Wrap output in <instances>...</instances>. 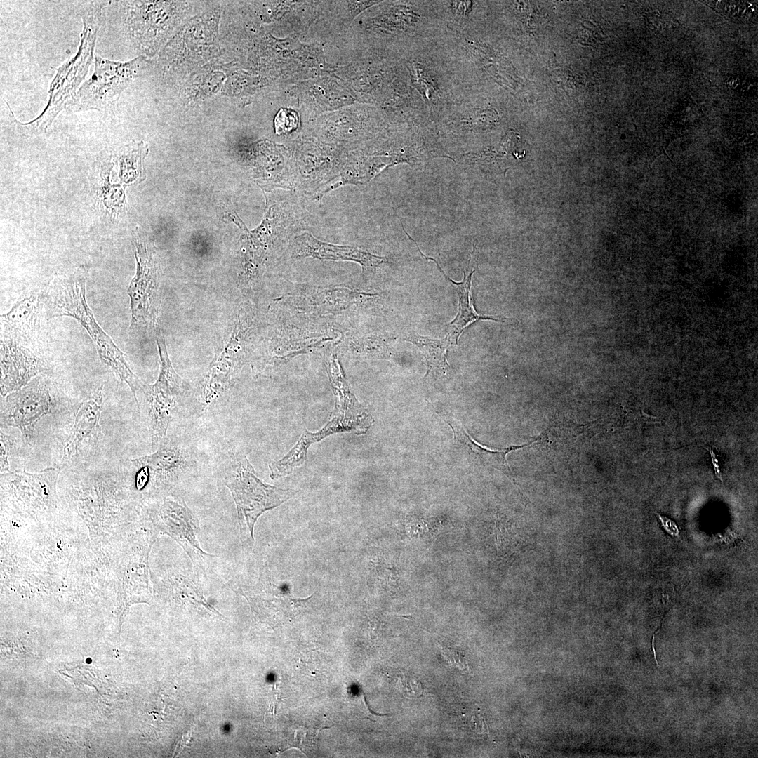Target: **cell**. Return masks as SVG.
Masks as SVG:
<instances>
[{
    "instance_id": "6da1fadb",
    "label": "cell",
    "mask_w": 758,
    "mask_h": 758,
    "mask_svg": "<svg viewBox=\"0 0 758 758\" xmlns=\"http://www.w3.org/2000/svg\"><path fill=\"white\" fill-rule=\"evenodd\" d=\"M87 277V268L81 265L50 284L44 296L46 318L75 319L89 335L102 362L128 385L139 406L136 394L142 389V385L131 369L125 354L94 317L86 301Z\"/></svg>"
},
{
    "instance_id": "7a4b0ae2",
    "label": "cell",
    "mask_w": 758,
    "mask_h": 758,
    "mask_svg": "<svg viewBox=\"0 0 758 758\" xmlns=\"http://www.w3.org/2000/svg\"><path fill=\"white\" fill-rule=\"evenodd\" d=\"M400 58L431 118L438 119L459 88L467 83L451 35L447 32L417 43L401 51Z\"/></svg>"
},
{
    "instance_id": "3957f363",
    "label": "cell",
    "mask_w": 758,
    "mask_h": 758,
    "mask_svg": "<svg viewBox=\"0 0 758 758\" xmlns=\"http://www.w3.org/2000/svg\"><path fill=\"white\" fill-rule=\"evenodd\" d=\"M102 401V389L98 388L65 410L53 445L54 467L75 469L93 463L101 435Z\"/></svg>"
},
{
    "instance_id": "277c9868",
    "label": "cell",
    "mask_w": 758,
    "mask_h": 758,
    "mask_svg": "<svg viewBox=\"0 0 758 758\" xmlns=\"http://www.w3.org/2000/svg\"><path fill=\"white\" fill-rule=\"evenodd\" d=\"M224 484L236 505L242 540L248 535L253 544L254 526L266 511L275 508L298 491L281 488L263 482L246 456L237 457L225 470Z\"/></svg>"
},
{
    "instance_id": "5b68a950",
    "label": "cell",
    "mask_w": 758,
    "mask_h": 758,
    "mask_svg": "<svg viewBox=\"0 0 758 758\" xmlns=\"http://www.w3.org/2000/svg\"><path fill=\"white\" fill-rule=\"evenodd\" d=\"M62 470L53 466L36 473H1V508L36 520L51 517L60 509L57 484Z\"/></svg>"
},
{
    "instance_id": "8992f818",
    "label": "cell",
    "mask_w": 758,
    "mask_h": 758,
    "mask_svg": "<svg viewBox=\"0 0 758 758\" xmlns=\"http://www.w3.org/2000/svg\"><path fill=\"white\" fill-rule=\"evenodd\" d=\"M145 519L159 534L168 536L182 547L194 571L203 575L211 571L216 556L202 548L199 521L182 498L168 494L147 504Z\"/></svg>"
},
{
    "instance_id": "52a82bcc",
    "label": "cell",
    "mask_w": 758,
    "mask_h": 758,
    "mask_svg": "<svg viewBox=\"0 0 758 758\" xmlns=\"http://www.w3.org/2000/svg\"><path fill=\"white\" fill-rule=\"evenodd\" d=\"M159 534L149 523L131 531L123 544L116 568L122 613L131 605L147 603L152 597L149 554Z\"/></svg>"
},
{
    "instance_id": "ba28073f",
    "label": "cell",
    "mask_w": 758,
    "mask_h": 758,
    "mask_svg": "<svg viewBox=\"0 0 758 758\" xmlns=\"http://www.w3.org/2000/svg\"><path fill=\"white\" fill-rule=\"evenodd\" d=\"M4 397L1 401V427L18 428L27 442L32 439L36 423L46 415L65 408L60 404L53 383L41 375Z\"/></svg>"
},
{
    "instance_id": "9c48e42d",
    "label": "cell",
    "mask_w": 758,
    "mask_h": 758,
    "mask_svg": "<svg viewBox=\"0 0 758 758\" xmlns=\"http://www.w3.org/2000/svg\"><path fill=\"white\" fill-rule=\"evenodd\" d=\"M154 333L160 358V371L157 381L146 393L152 443L158 446L167 437L173 415L185 397L187 387L171 364L160 321Z\"/></svg>"
},
{
    "instance_id": "30bf717a",
    "label": "cell",
    "mask_w": 758,
    "mask_h": 758,
    "mask_svg": "<svg viewBox=\"0 0 758 758\" xmlns=\"http://www.w3.org/2000/svg\"><path fill=\"white\" fill-rule=\"evenodd\" d=\"M131 463L137 470L134 475L136 489L155 502L168 495L190 461L178 444L166 437L157 451L133 459Z\"/></svg>"
},
{
    "instance_id": "8fae6325",
    "label": "cell",
    "mask_w": 758,
    "mask_h": 758,
    "mask_svg": "<svg viewBox=\"0 0 758 758\" xmlns=\"http://www.w3.org/2000/svg\"><path fill=\"white\" fill-rule=\"evenodd\" d=\"M143 65L142 57L119 62L95 55L94 72L79 89L74 101L75 107L86 110L110 109Z\"/></svg>"
},
{
    "instance_id": "7c38bea8",
    "label": "cell",
    "mask_w": 758,
    "mask_h": 758,
    "mask_svg": "<svg viewBox=\"0 0 758 758\" xmlns=\"http://www.w3.org/2000/svg\"><path fill=\"white\" fill-rule=\"evenodd\" d=\"M136 273L127 293L130 298V330L138 333L154 329L159 309L157 267L151 250L143 243H135Z\"/></svg>"
},
{
    "instance_id": "4fadbf2b",
    "label": "cell",
    "mask_w": 758,
    "mask_h": 758,
    "mask_svg": "<svg viewBox=\"0 0 758 758\" xmlns=\"http://www.w3.org/2000/svg\"><path fill=\"white\" fill-rule=\"evenodd\" d=\"M237 592L250 605L253 621L275 628L291 622L304 609L310 597L298 599L272 581L270 571H260L258 581L252 586H240Z\"/></svg>"
},
{
    "instance_id": "5bb4252c",
    "label": "cell",
    "mask_w": 758,
    "mask_h": 758,
    "mask_svg": "<svg viewBox=\"0 0 758 758\" xmlns=\"http://www.w3.org/2000/svg\"><path fill=\"white\" fill-rule=\"evenodd\" d=\"M0 352L1 397L20 390L49 368L48 359L32 340L1 334Z\"/></svg>"
},
{
    "instance_id": "9a60e30c",
    "label": "cell",
    "mask_w": 758,
    "mask_h": 758,
    "mask_svg": "<svg viewBox=\"0 0 758 758\" xmlns=\"http://www.w3.org/2000/svg\"><path fill=\"white\" fill-rule=\"evenodd\" d=\"M413 241L417 246V248L426 260H430L434 262L437 265L439 270L442 273L446 279L452 285L458 298V311L453 319L447 326L446 334L445 338L449 341L451 345H457L459 337L465 330V328L473 322L479 320H491L498 322H507L512 321V319H508L501 317H493L488 315L479 314L474 310L473 304L471 301V281L472 277L474 272L476 271L477 263V251L476 246H474L473 251L470 255V259L467 264V266L463 270V279L460 282H456L448 277L446 273L443 271L437 260L433 258L427 257L424 255L418 247V245L413 239Z\"/></svg>"
},
{
    "instance_id": "2e32d148",
    "label": "cell",
    "mask_w": 758,
    "mask_h": 758,
    "mask_svg": "<svg viewBox=\"0 0 758 758\" xmlns=\"http://www.w3.org/2000/svg\"><path fill=\"white\" fill-rule=\"evenodd\" d=\"M293 254L298 258L313 257L330 260H350L359 263L363 268L375 269L387 261L380 257L354 247L335 246L319 241L309 233L296 237Z\"/></svg>"
},
{
    "instance_id": "e0dca14e",
    "label": "cell",
    "mask_w": 758,
    "mask_h": 758,
    "mask_svg": "<svg viewBox=\"0 0 758 758\" xmlns=\"http://www.w3.org/2000/svg\"><path fill=\"white\" fill-rule=\"evenodd\" d=\"M44 293H24L11 309L1 316V334L32 340L40 329Z\"/></svg>"
},
{
    "instance_id": "ac0fdd59",
    "label": "cell",
    "mask_w": 758,
    "mask_h": 758,
    "mask_svg": "<svg viewBox=\"0 0 758 758\" xmlns=\"http://www.w3.org/2000/svg\"><path fill=\"white\" fill-rule=\"evenodd\" d=\"M199 576V573L193 567L191 570L174 567L168 570L154 587H157L159 592L173 600L201 607L211 613L220 615L205 598Z\"/></svg>"
},
{
    "instance_id": "d6986e66",
    "label": "cell",
    "mask_w": 758,
    "mask_h": 758,
    "mask_svg": "<svg viewBox=\"0 0 758 758\" xmlns=\"http://www.w3.org/2000/svg\"><path fill=\"white\" fill-rule=\"evenodd\" d=\"M453 430L454 439L458 446L471 458L484 466H488L501 471L512 480V472L506 461V456L510 452L528 447L538 439L522 444L510 446L502 450H491L474 441L467 433L462 425L456 420L443 418Z\"/></svg>"
},
{
    "instance_id": "ffe728a7",
    "label": "cell",
    "mask_w": 758,
    "mask_h": 758,
    "mask_svg": "<svg viewBox=\"0 0 758 758\" xmlns=\"http://www.w3.org/2000/svg\"><path fill=\"white\" fill-rule=\"evenodd\" d=\"M403 340L413 344L421 352L427 364L425 376L429 374L444 375L449 371L447 352L451 343L446 338H431L411 331L404 335Z\"/></svg>"
},
{
    "instance_id": "44dd1931",
    "label": "cell",
    "mask_w": 758,
    "mask_h": 758,
    "mask_svg": "<svg viewBox=\"0 0 758 758\" xmlns=\"http://www.w3.org/2000/svg\"><path fill=\"white\" fill-rule=\"evenodd\" d=\"M479 3L467 0L439 1L447 30L454 34L476 29L475 11Z\"/></svg>"
},
{
    "instance_id": "7402d4cb",
    "label": "cell",
    "mask_w": 758,
    "mask_h": 758,
    "mask_svg": "<svg viewBox=\"0 0 758 758\" xmlns=\"http://www.w3.org/2000/svg\"><path fill=\"white\" fill-rule=\"evenodd\" d=\"M147 153V147L143 142L126 146L119 152L118 161L120 166V178L125 183H130L142 177V161Z\"/></svg>"
},
{
    "instance_id": "603a6c76",
    "label": "cell",
    "mask_w": 758,
    "mask_h": 758,
    "mask_svg": "<svg viewBox=\"0 0 758 758\" xmlns=\"http://www.w3.org/2000/svg\"><path fill=\"white\" fill-rule=\"evenodd\" d=\"M112 164H109L102 171V185L98 197L102 201L111 216L118 214L124 206V194L119 185L112 184L109 180Z\"/></svg>"
},
{
    "instance_id": "cb8c5ba5",
    "label": "cell",
    "mask_w": 758,
    "mask_h": 758,
    "mask_svg": "<svg viewBox=\"0 0 758 758\" xmlns=\"http://www.w3.org/2000/svg\"><path fill=\"white\" fill-rule=\"evenodd\" d=\"M320 731L321 729H319L315 732L314 730L305 729L296 731L293 738L290 740V745L300 749L307 754L317 748Z\"/></svg>"
},
{
    "instance_id": "d4e9b609",
    "label": "cell",
    "mask_w": 758,
    "mask_h": 758,
    "mask_svg": "<svg viewBox=\"0 0 758 758\" xmlns=\"http://www.w3.org/2000/svg\"><path fill=\"white\" fill-rule=\"evenodd\" d=\"M298 125V114L290 109H281L274 119V128L277 134L288 133L295 130Z\"/></svg>"
},
{
    "instance_id": "484cf974",
    "label": "cell",
    "mask_w": 758,
    "mask_h": 758,
    "mask_svg": "<svg viewBox=\"0 0 758 758\" xmlns=\"http://www.w3.org/2000/svg\"><path fill=\"white\" fill-rule=\"evenodd\" d=\"M0 442V470L1 473H4L9 472L8 456L15 448V441L1 430Z\"/></svg>"
},
{
    "instance_id": "4316f807",
    "label": "cell",
    "mask_w": 758,
    "mask_h": 758,
    "mask_svg": "<svg viewBox=\"0 0 758 758\" xmlns=\"http://www.w3.org/2000/svg\"><path fill=\"white\" fill-rule=\"evenodd\" d=\"M442 652L448 662L465 672H470L466 658L458 651L444 646H441Z\"/></svg>"
},
{
    "instance_id": "83f0119b",
    "label": "cell",
    "mask_w": 758,
    "mask_h": 758,
    "mask_svg": "<svg viewBox=\"0 0 758 758\" xmlns=\"http://www.w3.org/2000/svg\"><path fill=\"white\" fill-rule=\"evenodd\" d=\"M657 515L659 521H660V522L662 523V526L669 533H670L673 536H678L679 530L675 522L667 519V517H663L659 514Z\"/></svg>"
},
{
    "instance_id": "f1b7e54d",
    "label": "cell",
    "mask_w": 758,
    "mask_h": 758,
    "mask_svg": "<svg viewBox=\"0 0 758 758\" xmlns=\"http://www.w3.org/2000/svg\"><path fill=\"white\" fill-rule=\"evenodd\" d=\"M704 448H706L710 452V457H711V459H712V463L714 469V472H715L716 477L717 479H719L722 482L723 479H722V472H721L720 467H719V466L718 465V460L717 459L716 454L714 453V451H713V450L712 448H707V447H705V446H704Z\"/></svg>"
}]
</instances>
